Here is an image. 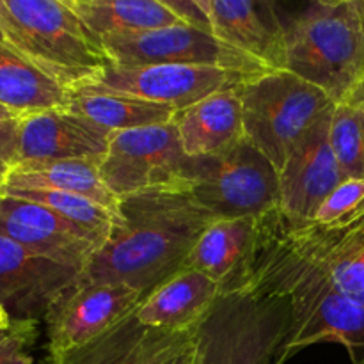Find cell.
<instances>
[{
	"instance_id": "30bf717a",
	"label": "cell",
	"mask_w": 364,
	"mask_h": 364,
	"mask_svg": "<svg viewBox=\"0 0 364 364\" xmlns=\"http://www.w3.org/2000/svg\"><path fill=\"white\" fill-rule=\"evenodd\" d=\"M142 301L141 291L124 284L96 283L68 288L45 315L50 355L98 340L127 320Z\"/></svg>"
},
{
	"instance_id": "4dcf8cb0",
	"label": "cell",
	"mask_w": 364,
	"mask_h": 364,
	"mask_svg": "<svg viewBox=\"0 0 364 364\" xmlns=\"http://www.w3.org/2000/svg\"><path fill=\"white\" fill-rule=\"evenodd\" d=\"M18 127H20V117L0 121V183L2 185L18 162Z\"/></svg>"
},
{
	"instance_id": "6da1fadb",
	"label": "cell",
	"mask_w": 364,
	"mask_h": 364,
	"mask_svg": "<svg viewBox=\"0 0 364 364\" xmlns=\"http://www.w3.org/2000/svg\"><path fill=\"white\" fill-rule=\"evenodd\" d=\"M213 220L215 217L196 201L185 181L121 198L109 240L73 287L124 284L148 297L183 269L188 252Z\"/></svg>"
},
{
	"instance_id": "7402d4cb",
	"label": "cell",
	"mask_w": 364,
	"mask_h": 364,
	"mask_svg": "<svg viewBox=\"0 0 364 364\" xmlns=\"http://www.w3.org/2000/svg\"><path fill=\"white\" fill-rule=\"evenodd\" d=\"M2 187L43 188V191L68 192L91 199L117 215L119 198L109 191L100 174V162L92 160H57V162L18 164Z\"/></svg>"
},
{
	"instance_id": "9a60e30c",
	"label": "cell",
	"mask_w": 364,
	"mask_h": 364,
	"mask_svg": "<svg viewBox=\"0 0 364 364\" xmlns=\"http://www.w3.org/2000/svg\"><path fill=\"white\" fill-rule=\"evenodd\" d=\"M80 272L0 237V306L11 320H38Z\"/></svg>"
},
{
	"instance_id": "44dd1931",
	"label": "cell",
	"mask_w": 364,
	"mask_h": 364,
	"mask_svg": "<svg viewBox=\"0 0 364 364\" xmlns=\"http://www.w3.org/2000/svg\"><path fill=\"white\" fill-rule=\"evenodd\" d=\"M73 92L43 73L27 57L0 39V105L23 117L70 109Z\"/></svg>"
},
{
	"instance_id": "f546056e",
	"label": "cell",
	"mask_w": 364,
	"mask_h": 364,
	"mask_svg": "<svg viewBox=\"0 0 364 364\" xmlns=\"http://www.w3.org/2000/svg\"><path fill=\"white\" fill-rule=\"evenodd\" d=\"M194 355L192 333H180L156 348L142 364H194Z\"/></svg>"
},
{
	"instance_id": "603a6c76",
	"label": "cell",
	"mask_w": 364,
	"mask_h": 364,
	"mask_svg": "<svg viewBox=\"0 0 364 364\" xmlns=\"http://www.w3.org/2000/svg\"><path fill=\"white\" fill-rule=\"evenodd\" d=\"M96 39L181 23L164 0H68Z\"/></svg>"
},
{
	"instance_id": "f1b7e54d",
	"label": "cell",
	"mask_w": 364,
	"mask_h": 364,
	"mask_svg": "<svg viewBox=\"0 0 364 364\" xmlns=\"http://www.w3.org/2000/svg\"><path fill=\"white\" fill-rule=\"evenodd\" d=\"M38 338V320H11L0 329V364H32L31 347Z\"/></svg>"
},
{
	"instance_id": "1f68e13d",
	"label": "cell",
	"mask_w": 364,
	"mask_h": 364,
	"mask_svg": "<svg viewBox=\"0 0 364 364\" xmlns=\"http://www.w3.org/2000/svg\"><path fill=\"white\" fill-rule=\"evenodd\" d=\"M166 6L173 11L178 16V20L185 25H191V27L201 28V31L210 32L212 34V28H210V20L206 16L205 9L201 7L199 0H164Z\"/></svg>"
},
{
	"instance_id": "ac0fdd59",
	"label": "cell",
	"mask_w": 364,
	"mask_h": 364,
	"mask_svg": "<svg viewBox=\"0 0 364 364\" xmlns=\"http://www.w3.org/2000/svg\"><path fill=\"white\" fill-rule=\"evenodd\" d=\"M259 240V217L217 219L201 233L181 270H198L233 290L247 272Z\"/></svg>"
},
{
	"instance_id": "8fae6325",
	"label": "cell",
	"mask_w": 364,
	"mask_h": 364,
	"mask_svg": "<svg viewBox=\"0 0 364 364\" xmlns=\"http://www.w3.org/2000/svg\"><path fill=\"white\" fill-rule=\"evenodd\" d=\"M249 78L255 77L215 66H109L95 85L85 89L130 95L146 102L173 107L178 112L224 89L238 87Z\"/></svg>"
},
{
	"instance_id": "ba28073f",
	"label": "cell",
	"mask_w": 364,
	"mask_h": 364,
	"mask_svg": "<svg viewBox=\"0 0 364 364\" xmlns=\"http://www.w3.org/2000/svg\"><path fill=\"white\" fill-rule=\"evenodd\" d=\"M100 43L110 66L117 68L188 64L224 68L249 77L270 73L210 32L185 23L141 34L107 36Z\"/></svg>"
},
{
	"instance_id": "74e56055",
	"label": "cell",
	"mask_w": 364,
	"mask_h": 364,
	"mask_svg": "<svg viewBox=\"0 0 364 364\" xmlns=\"http://www.w3.org/2000/svg\"><path fill=\"white\" fill-rule=\"evenodd\" d=\"M363 2H364V0H363Z\"/></svg>"
},
{
	"instance_id": "e575fe53",
	"label": "cell",
	"mask_w": 364,
	"mask_h": 364,
	"mask_svg": "<svg viewBox=\"0 0 364 364\" xmlns=\"http://www.w3.org/2000/svg\"><path fill=\"white\" fill-rule=\"evenodd\" d=\"M11 323V316L7 315V311L6 309L2 308V306H0V329H2V327H7Z\"/></svg>"
},
{
	"instance_id": "7c38bea8",
	"label": "cell",
	"mask_w": 364,
	"mask_h": 364,
	"mask_svg": "<svg viewBox=\"0 0 364 364\" xmlns=\"http://www.w3.org/2000/svg\"><path fill=\"white\" fill-rule=\"evenodd\" d=\"M0 237L78 272L103 247L100 238L46 206L6 194H0Z\"/></svg>"
},
{
	"instance_id": "d590c367",
	"label": "cell",
	"mask_w": 364,
	"mask_h": 364,
	"mask_svg": "<svg viewBox=\"0 0 364 364\" xmlns=\"http://www.w3.org/2000/svg\"><path fill=\"white\" fill-rule=\"evenodd\" d=\"M359 6H361V11H363V18H364V2H363V0H359Z\"/></svg>"
},
{
	"instance_id": "4316f807",
	"label": "cell",
	"mask_w": 364,
	"mask_h": 364,
	"mask_svg": "<svg viewBox=\"0 0 364 364\" xmlns=\"http://www.w3.org/2000/svg\"><path fill=\"white\" fill-rule=\"evenodd\" d=\"M331 148L347 180H364V109L358 102L336 103L331 117Z\"/></svg>"
},
{
	"instance_id": "d6986e66",
	"label": "cell",
	"mask_w": 364,
	"mask_h": 364,
	"mask_svg": "<svg viewBox=\"0 0 364 364\" xmlns=\"http://www.w3.org/2000/svg\"><path fill=\"white\" fill-rule=\"evenodd\" d=\"M223 287L198 270H180L156 287L135 309L142 326L167 333H192L217 299Z\"/></svg>"
},
{
	"instance_id": "277c9868",
	"label": "cell",
	"mask_w": 364,
	"mask_h": 364,
	"mask_svg": "<svg viewBox=\"0 0 364 364\" xmlns=\"http://www.w3.org/2000/svg\"><path fill=\"white\" fill-rule=\"evenodd\" d=\"M287 71L322 89L334 103L364 80V18L359 0H318L287 25Z\"/></svg>"
},
{
	"instance_id": "e0dca14e",
	"label": "cell",
	"mask_w": 364,
	"mask_h": 364,
	"mask_svg": "<svg viewBox=\"0 0 364 364\" xmlns=\"http://www.w3.org/2000/svg\"><path fill=\"white\" fill-rule=\"evenodd\" d=\"M340 343L352 364H364V302L326 291L302 311L294 313L291 329L272 364H284L304 348Z\"/></svg>"
},
{
	"instance_id": "ffe728a7",
	"label": "cell",
	"mask_w": 364,
	"mask_h": 364,
	"mask_svg": "<svg viewBox=\"0 0 364 364\" xmlns=\"http://www.w3.org/2000/svg\"><path fill=\"white\" fill-rule=\"evenodd\" d=\"M181 148L191 159L212 156L244 139L240 85L215 92L174 114Z\"/></svg>"
},
{
	"instance_id": "d4e9b609",
	"label": "cell",
	"mask_w": 364,
	"mask_h": 364,
	"mask_svg": "<svg viewBox=\"0 0 364 364\" xmlns=\"http://www.w3.org/2000/svg\"><path fill=\"white\" fill-rule=\"evenodd\" d=\"M70 110L112 134L171 123L176 114L173 107L146 102L121 92L92 91V89L75 91Z\"/></svg>"
},
{
	"instance_id": "cb8c5ba5",
	"label": "cell",
	"mask_w": 364,
	"mask_h": 364,
	"mask_svg": "<svg viewBox=\"0 0 364 364\" xmlns=\"http://www.w3.org/2000/svg\"><path fill=\"white\" fill-rule=\"evenodd\" d=\"M180 333H167L142 326L135 311L98 340L50 355V364H142L156 348Z\"/></svg>"
},
{
	"instance_id": "2e32d148",
	"label": "cell",
	"mask_w": 364,
	"mask_h": 364,
	"mask_svg": "<svg viewBox=\"0 0 364 364\" xmlns=\"http://www.w3.org/2000/svg\"><path fill=\"white\" fill-rule=\"evenodd\" d=\"M110 137L112 132L70 109L28 114L20 117L16 166L57 160L102 162L109 151Z\"/></svg>"
},
{
	"instance_id": "836d02e7",
	"label": "cell",
	"mask_w": 364,
	"mask_h": 364,
	"mask_svg": "<svg viewBox=\"0 0 364 364\" xmlns=\"http://www.w3.org/2000/svg\"><path fill=\"white\" fill-rule=\"evenodd\" d=\"M20 116H16L14 112H11V110H7L6 107L0 105V121H6V119H18Z\"/></svg>"
},
{
	"instance_id": "7a4b0ae2",
	"label": "cell",
	"mask_w": 364,
	"mask_h": 364,
	"mask_svg": "<svg viewBox=\"0 0 364 364\" xmlns=\"http://www.w3.org/2000/svg\"><path fill=\"white\" fill-rule=\"evenodd\" d=\"M231 291L288 297L294 313L326 291L364 302V220L316 228L290 223L279 208L265 213L255 258Z\"/></svg>"
},
{
	"instance_id": "3957f363",
	"label": "cell",
	"mask_w": 364,
	"mask_h": 364,
	"mask_svg": "<svg viewBox=\"0 0 364 364\" xmlns=\"http://www.w3.org/2000/svg\"><path fill=\"white\" fill-rule=\"evenodd\" d=\"M0 39L71 92L95 85L110 66L68 0H0Z\"/></svg>"
},
{
	"instance_id": "5bb4252c",
	"label": "cell",
	"mask_w": 364,
	"mask_h": 364,
	"mask_svg": "<svg viewBox=\"0 0 364 364\" xmlns=\"http://www.w3.org/2000/svg\"><path fill=\"white\" fill-rule=\"evenodd\" d=\"M212 34L267 71H287V25L265 0H199Z\"/></svg>"
},
{
	"instance_id": "5b68a950",
	"label": "cell",
	"mask_w": 364,
	"mask_h": 364,
	"mask_svg": "<svg viewBox=\"0 0 364 364\" xmlns=\"http://www.w3.org/2000/svg\"><path fill=\"white\" fill-rule=\"evenodd\" d=\"M291 320L288 297L223 294L192 331L194 364H272Z\"/></svg>"
},
{
	"instance_id": "4fadbf2b",
	"label": "cell",
	"mask_w": 364,
	"mask_h": 364,
	"mask_svg": "<svg viewBox=\"0 0 364 364\" xmlns=\"http://www.w3.org/2000/svg\"><path fill=\"white\" fill-rule=\"evenodd\" d=\"M333 110L334 107L320 117L279 171V212L294 224L309 223L327 198L347 181L331 148Z\"/></svg>"
},
{
	"instance_id": "83f0119b",
	"label": "cell",
	"mask_w": 364,
	"mask_h": 364,
	"mask_svg": "<svg viewBox=\"0 0 364 364\" xmlns=\"http://www.w3.org/2000/svg\"><path fill=\"white\" fill-rule=\"evenodd\" d=\"M364 220V180H347L327 198L309 223L316 228H347Z\"/></svg>"
},
{
	"instance_id": "484cf974",
	"label": "cell",
	"mask_w": 364,
	"mask_h": 364,
	"mask_svg": "<svg viewBox=\"0 0 364 364\" xmlns=\"http://www.w3.org/2000/svg\"><path fill=\"white\" fill-rule=\"evenodd\" d=\"M0 194L11 196V198L25 199V201L38 203L46 206L52 212L59 213L60 217L70 223L77 224L82 230L89 231L96 238L105 244L114 230L117 215L109 212L103 206L96 205L91 199L80 198V196L68 194V192L43 191V188H6L0 187Z\"/></svg>"
},
{
	"instance_id": "52a82bcc",
	"label": "cell",
	"mask_w": 364,
	"mask_h": 364,
	"mask_svg": "<svg viewBox=\"0 0 364 364\" xmlns=\"http://www.w3.org/2000/svg\"><path fill=\"white\" fill-rule=\"evenodd\" d=\"M181 181L217 219L262 217L279 208V173L247 139L212 156H187Z\"/></svg>"
},
{
	"instance_id": "d6a6232c",
	"label": "cell",
	"mask_w": 364,
	"mask_h": 364,
	"mask_svg": "<svg viewBox=\"0 0 364 364\" xmlns=\"http://www.w3.org/2000/svg\"><path fill=\"white\" fill-rule=\"evenodd\" d=\"M350 100H352V102H358L359 105H363V109H364V80H363V84L359 85V89L354 92V96H352Z\"/></svg>"
},
{
	"instance_id": "9c48e42d",
	"label": "cell",
	"mask_w": 364,
	"mask_h": 364,
	"mask_svg": "<svg viewBox=\"0 0 364 364\" xmlns=\"http://www.w3.org/2000/svg\"><path fill=\"white\" fill-rule=\"evenodd\" d=\"M187 155L171 123L114 132L100 174L116 198L181 181Z\"/></svg>"
},
{
	"instance_id": "8d00e7d4",
	"label": "cell",
	"mask_w": 364,
	"mask_h": 364,
	"mask_svg": "<svg viewBox=\"0 0 364 364\" xmlns=\"http://www.w3.org/2000/svg\"><path fill=\"white\" fill-rule=\"evenodd\" d=\"M0 187H2V183H0Z\"/></svg>"
},
{
	"instance_id": "8992f818",
	"label": "cell",
	"mask_w": 364,
	"mask_h": 364,
	"mask_svg": "<svg viewBox=\"0 0 364 364\" xmlns=\"http://www.w3.org/2000/svg\"><path fill=\"white\" fill-rule=\"evenodd\" d=\"M244 137L277 173L336 103L290 71L263 73L240 85Z\"/></svg>"
}]
</instances>
